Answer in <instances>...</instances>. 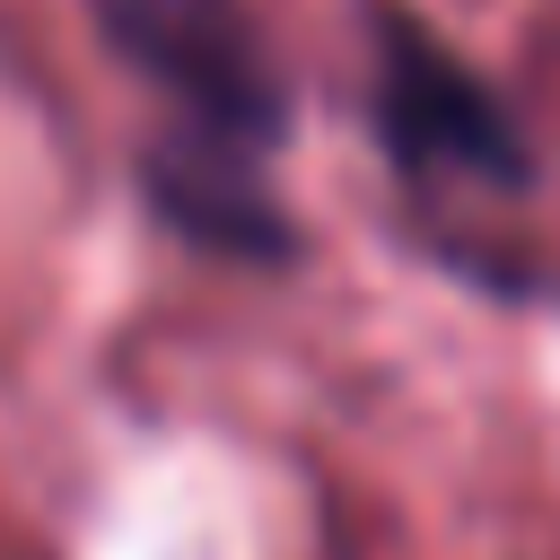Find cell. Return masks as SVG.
I'll return each instance as SVG.
<instances>
[{
  "label": "cell",
  "instance_id": "6da1fadb",
  "mask_svg": "<svg viewBox=\"0 0 560 560\" xmlns=\"http://www.w3.org/2000/svg\"><path fill=\"white\" fill-rule=\"evenodd\" d=\"M368 35H376V140L411 184H472V192L534 184V149L516 114L455 44H438L394 0L368 9Z\"/></svg>",
  "mask_w": 560,
  "mask_h": 560
},
{
  "label": "cell",
  "instance_id": "7a4b0ae2",
  "mask_svg": "<svg viewBox=\"0 0 560 560\" xmlns=\"http://www.w3.org/2000/svg\"><path fill=\"white\" fill-rule=\"evenodd\" d=\"M96 35L175 96L184 131H219V140H280V79L262 61V35L245 18V0H88Z\"/></svg>",
  "mask_w": 560,
  "mask_h": 560
},
{
  "label": "cell",
  "instance_id": "3957f363",
  "mask_svg": "<svg viewBox=\"0 0 560 560\" xmlns=\"http://www.w3.org/2000/svg\"><path fill=\"white\" fill-rule=\"evenodd\" d=\"M149 201L175 236L210 245V254H236V262H289L298 254V228L271 192V149L254 140H219V131H166L149 149Z\"/></svg>",
  "mask_w": 560,
  "mask_h": 560
}]
</instances>
